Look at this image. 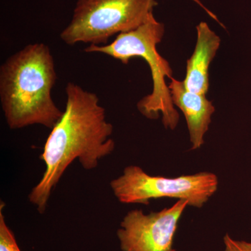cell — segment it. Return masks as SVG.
<instances>
[{"label": "cell", "instance_id": "cell-4", "mask_svg": "<svg viewBox=\"0 0 251 251\" xmlns=\"http://www.w3.org/2000/svg\"><path fill=\"white\" fill-rule=\"evenodd\" d=\"M155 0H77L72 21L61 32L69 46H104L115 34L139 27L153 16Z\"/></svg>", "mask_w": 251, "mask_h": 251}, {"label": "cell", "instance_id": "cell-8", "mask_svg": "<svg viewBox=\"0 0 251 251\" xmlns=\"http://www.w3.org/2000/svg\"><path fill=\"white\" fill-rule=\"evenodd\" d=\"M197 43L191 58L186 62L183 80L187 90L205 95L209 87V68L221 44V39L206 23L197 26Z\"/></svg>", "mask_w": 251, "mask_h": 251}, {"label": "cell", "instance_id": "cell-2", "mask_svg": "<svg viewBox=\"0 0 251 251\" xmlns=\"http://www.w3.org/2000/svg\"><path fill=\"white\" fill-rule=\"evenodd\" d=\"M56 80L53 56L43 43L26 46L1 64L0 101L11 129L53 128L64 114L51 96Z\"/></svg>", "mask_w": 251, "mask_h": 251}, {"label": "cell", "instance_id": "cell-11", "mask_svg": "<svg viewBox=\"0 0 251 251\" xmlns=\"http://www.w3.org/2000/svg\"><path fill=\"white\" fill-rule=\"evenodd\" d=\"M193 1H194L195 2H196L198 5H200V6H201V7H202V9H204L206 13H207L208 15H209V16H210L211 18H212L213 19L216 20V21H217V22L219 23V24L221 25H222L223 27H224V25H223L222 23L219 22V19H218L217 17H216V15L213 14V13L211 12V11H209V9H206L205 6H204V5L202 4V2H201V1H200V0H193Z\"/></svg>", "mask_w": 251, "mask_h": 251}, {"label": "cell", "instance_id": "cell-7", "mask_svg": "<svg viewBox=\"0 0 251 251\" xmlns=\"http://www.w3.org/2000/svg\"><path fill=\"white\" fill-rule=\"evenodd\" d=\"M173 104L183 112L191 140V150H198L204 143V136L209 129L211 116L215 112L212 102L204 94L187 90L184 82L172 78L168 85Z\"/></svg>", "mask_w": 251, "mask_h": 251}, {"label": "cell", "instance_id": "cell-6", "mask_svg": "<svg viewBox=\"0 0 251 251\" xmlns=\"http://www.w3.org/2000/svg\"><path fill=\"white\" fill-rule=\"evenodd\" d=\"M188 202L179 200L171 207L145 214L130 211L120 223L117 235L122 251H176L173 239Z\"/></svg>", "mask_w": 251, "mask_h": 251}, {"label": "cell", "instance_id": "cell-3", "mask_svg": "<svg viewBox=\"0 0 251 251\" xmlns=\"http://www.w3.org/2000/svg\"><path fill=\"white\" fill-rule=\"evenodd\" d=\"M165 26L152 16L137 29L118 34L111 44L104 46L90 45L85 52L107 54L127 64L133 57L146 61L153 80V90L137 104L140 113L150 120H156L162 115L165 128L174 130L178 125L179 115L173 104L166 77H173L169 62L158 53L157 44L161 42Z\"/></svg>", "mask_w": 251, "mask_h": 251}, {"label": "cell", "instance_id": "cell-9", "mask_svg": "<svg viewBox=\"0 0 251 251\" xmlns=\"http://www.w3.org/2000/svg\"><path fill=\"white\" fill-rule=\"evenodd\" d=\"M4 206L1 202L0 206V251H21L14 234L5 221L2 211Z\"/></svg>", "mask_w": 251, "mask_h": 251}, {"label": "cell", "instance_id": "cell-5", "mask_svg": "<svg viewBox=\"0 0 251 251\" xmlns=\"http://www.w3.org/2000/svg\"><path fill=\"white\" fill-rule=\"evenodd\" d=\"M110 186L114 196L124 204L148 205L150 200L170 198L201 208L217 191L219 180L208 172L175 178L151 176L139 166H130L112 179Z\"/></svg>", "mask_w": 251, "mask_h": 251}, {"label": "cell", "instance_id": "cell-10", "mask_svg": "<svg viewBox=\"0 0 251 251\" xmlns=\"http://www.w3.org/2000/svg\"><path fill=\"white\" fill-rule=\"evenodd\" d=\"M225 251H251V243L246 241L235 240L228 234L224 238Z\"/></svg>", "mask_w": 251, "mask_h": 251}, {"label": "cell", "instance_id": "cell-1", "mask_svg": "<svg viewBox=\"0 0 251 251\" xmlns=\"http://www.w3.org/2000/svg\"><path fill=\"white\" fill-rule=\"evenodd\" d=\"M65 92V110L51 129L41 155L46 171L29 195V202L40 214L45 212L52 190L73 162L77 159L84 169L92 171L115 149L113 126L107 121L97 94L72 82Z\"/></svg>", "mask_w": 251, "mask_h": 251}]
</instances>
